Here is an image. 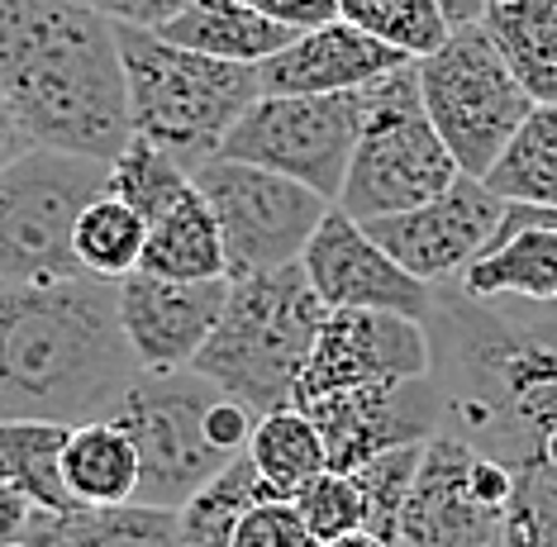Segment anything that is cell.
Listing matches in <instances>:
<instances>
[{"mask_svg": "<svg viewBox=\"0 0 557 547\" xmlns=\"http://www.w3.org/2000/svg\"><path fill=\"white\" fill-rule=\"evenodd\" d=\"M248 5H258L268 20L286 24V29H296V34L324 29V24L344 20L338 15V0H248Z\"/></svg>", "mask_w": 557, "mask_h": 547, "instance_id": "obj_34", "label": "cell"}, {"mask_svg": "<svg viewBox=\"0 0 557 547\" xmlns=\"http://www.w3.org/2000/svg\"><path fill=\"white\" fill-rule=\"evenodd\" d=\"M481 24L534 105H557V0H496Z\"/></svg>", "mask_w": 557, "mask_h": 547, "instance_id": "obj_22", "label": "cell"}, {"mask_svg": "<svg viewBox=\"0 0 557 547\" xmlns=\"http://www.w3.org/2000/svg\"><path fill=\"white\" fill-rule=\"evenodd\" d=\"M420 96L467 176H486L496 167L505 144L534 110V96L519 86L486 24H462L420 58Z\"/></svg>", "mask_w": 557, "mask_h": 547, "instance_id": "obj_8", "label": "cell"}, {"mask_svg": "<svg viewBox=\"0 0 557 547\" xmlns=\"http://www.w3.org/2000/svg\"><path fill=\"white\" fill-rule=\"evenodd\" d=\"M296 510L320 543L367 529V500H362L358 481H352V472H334V467L296 495Z\"/></svg>", "mask_w": 557, "mask_h": 547, "instance_id": "obj_32", "label": "cell"}, {"mask_svg": "<svg viewBox=\"0 0 557 547\" xmlns=\"http://www.w3.org/2000/svg\"><path fill=\"white\" fill-rule=\"evenodd\" d=\"M453 286L476 300H557V228L500 238Z\"/></svg>", "mask_w": 557, "mask_h": 547, "instance_id": "obj_23", "label": "cell"}, {"mask_svg": "<svg viewBox=\"0 0 557 547\" xmlns=\"http://www.w3.org/2000/svg\"><path fill=\"white\" fill-rule=\"evenodd\" d=\"M434 376V338L424 320H405L386 310H329L296 386V405L334 396L376 381Z\"/></svg>", "mask_w": 557, "mask_h": 547, "instance_id": "obj_13", "label": "cell"}, {"mask_svg": "<svg viewBox=\"0 0 557 547\" xmlns=\"http://www.w3.org/2000/svg\"><path fill=\"white\" fill-rule=\"evenodd\" d=\"M191 0H120L115 20L120 24H138V29H162L168 20H176Z\"/></svg>", "mask_w": 557, "mask_h": 547, "instance_id": "obj_35", "label": "cell"}, {"mask_svg": "<svg viewBox=\"0 0 557 547\" xmlns=\"http://www.w3.org/2000/svg\"><path fill=\"white\" fill-rule=\"evenodd\" d=\"M486 5H496V0H486Z\"/></svg>", "mask_w": 557, "mask_h": 547, "instance_id": "obj_40", "label": "cell"}, {"mask_svg": "<svg viewBox=\"0 0 557 547\" xmlns=\"http://www.w3.org/2000/svg\"><path fill=\"white\" fill-rule=\"evenodd\" d=\"M29 514H34V505L0 481V547H20L24 529H29Z\"/></svg>", "mask_w": 557, "mask_h": 547, "instance_id": "obj_36", "label": "cell"}, {"mask_svg": "<svg viewBox=\"0 0 557 547\" xmlns=\"http://www.w3.org/2000/svg\"><path fill=\"white\" fill-rule=\"evenodd\" d=\"M224 390L200 372H144L110 414L138 448L134 505L182 510L191 495L234 462L210 434V410Z\"/></svg>", "mask_w": 557, "mask_h": 547, "instance_id": "obj_7", "label": "cell"}, {"mask_svg": "<svg viewBox=\"0 0 557 547\" xmlns=\"http://www.w3.org/2000/svg\"><path fill=\"white\" fill-rule=\"evenodd\" d=\"M158 34L182 48H196V53H206V58L248 62V67L268 62L272 53H282L290 38H296V29L268 20L258 5H248V0H191V5L176 20L162 24Z\"/></svg>", "mask_w": 557, "mask_h": 547, "instance_id": "obj_19", "label": "cell"}, {"mask_svg": "<svg viewBox=\"0 0 557 547\" xmlns=\"http://www.w3.org/2000/svg\"><path fill=\"white\" fill-rule=\"evenodd\" d=\"M362 91H367V124L358 148H352L344 190H338V210L352 214L358 224L386 220V214L414 210L424 200L443 196L458 176H467L424 110L420 58L376 76Z\"/></svg>", "mask_w": 557, "mask_h": 547, "instance_id": "obj_5", "label": "cell"}, {"mask_svg": "<svg viewBox=\"0 0 557 547\" xmlns=\"http://www.w3.org/2000/svg\"><path fill=\"white\" fill-rule=\"evenodd\" d=\"M186 190H191V172L176 158H168L162 148L144 144V138H129L120 158L110 162V196H120L124 206L138 210L148 224H153L162 210H172Z\"/></svg>", "mask_w": 557, "mask_h": 547, "instance_id": "obj_29", "label": "cell"}, {"mask_svg": "<svg viewBox=\"0 0 557 547\" xmlns=\"http://www.w3.org/2000/svg\"><path fill=\"white\" fill-rule=\"evenodd\" d=\"M329 320V304L314 296L300 262L276 272L238 276L230 282V300L206 338L191 372L248 405L252 414H272L296 405V386L306 376L310 348Z\"/></svg>", "mask_w": 557, "mask_h": 547, "instance_id": "obj_3", "label": "cell"}, {"mask_svg": "<svg viewBox=\"0 0 557 547\" xmlns=\"http://www.w3.org/2000/svg\"><path fill=\"white\" fill-rule=\"evenodd\" d=\"M505 214V200L481 176H458L443 196L414 210L367 220L362 228L396 258L410 276L429 286H448L491 248Z\"/></svg>", "mask_w": 557, "mask_h": 547, "instance_id": "obj_11", "label": "cell"}, {"mask_svg": "<svg viewBox=\"0 0 557 547\" xmlns=\"http://www.w3.org/2000/svg\"><path fill=\"white\" fill-rule=\"evenodd\" d=\"M296 410L314 419L334 472H352L391 448H420L443 434V390L434 376L334 390V396L306 400Z\"/></svg>", "mask_w": 557, "mask_h": 547, "instance_id": "obj_12", "label": "cell"}, {"mask_svg": "<svg viewBox=\"0 0 557 547\" xmlns=\"http://www.w3.org/2000/svg\"><path fill=\"white\" fill-rule=\"evenodd\" d=\"M300 266H306L314 296H320L329 310H386V314H405V320H429L438 304V286L405 272V266L338 206L314 228Z\"/></svg>", "mask_w": 557, "mask_h": 547, "instance_id": "obj_14", "label": "cell"}, {"mask_svg": "<svg viewBox=\"0 0 557 547\" xmlns=\"http://www.w3.org/2000/svg\"><path fill=\"white\" fill-rule=\"evenodd\" d=\"M67 424L48 419H0V481L34 510H72V490L62 481Z\"/></svg>", "mask_w": 557, "mask_h": 547, "instance_id": "obj_24", "label": "cell"}, {"mask_svg": "<svg viewBox=\"0 0 557 547\" xmlns=\"http://www.w3.org/2000/svg\"><path fill=\"white\" fill-rule=\"evenodd\" d=\"M234 547H320V538L306 529L296 500L268 495L244 514V524L234 533Z\"/></svg>", "mask_w": 557, "mask_h": 547, "instance_id": "obj_33", "label": "cell"}, {"mask_svg": "<svg viewBox=\"0 0 557 547\" xmlns=\"http://www.w3.org/2000/svg\"><path fill=\"white\" fill-rule=\"evenodd\" d=\"M191 176L200 196L210 200L214 220H220L230 282L300 262L314 228L334 210V200H324L320 190H310L296 176L258 167V162L210 158Z\"/></svg>", "mask_w": 557, "mask_h": 547, "instance_id": "obj_9", "label": "cell"}, {"mask_svg": "<svg viewBox=\"0 0 557 547\" xmlns=\"http://www.w3.org/2000/svg\"><path fill=\"white\" fill-rule=\"evenodd\" d=\"M500 200H529V206H557V105H534L481 176Z\"/></svg>", "mask_w": 557, "mask_h": 547, "instance_id": "obj_26", "label": "cell"}, {"mask_svg": "<svg viewBox=\"0 0 557 547\" xmlns=\"http://www.w3.org/2000/svg\"><path fill=\"white\" fill-rule=\"evenodd\" d=\"M20 547H186L172 510L115 505V510H34Z\"/></svg>", "mask_w": 557, "mask_h": 547, "instance_id": "obj_18", "label": "cell"}, {"mask_svg": "<svg viewBox=\"0 0 557 547\" xmlns=\"http://www.w3.org/2000/svg\"><path fill=\"white\" fill-rule=\"evenodd\" d=\"M86 5H96V10H106L110 20H115V10H120V0H86Z\"/></svg>", "mask_w": 557, "mask_h": 547, "instance_id": "obj_39", "label": "cell"}, {"mask_svg": "<svg viewBox=\"0 0 557 547\" xmlns=\"http://www.w3.org/2000/svg\"><path fill=\"white\" fill-rule=\"evenodd\" d=\"M476 448L458 434H434L424 443L414 486L400 505L391 547H505L510 510L481 500L472 481Z\"/></svg>", "mask_w": 557, "mask_h": 547, "instance_id": "obj_15", "label": "cell"}, {"mask_svg": "<svg viewBox=\"0 0 557 547\" xmlns=\"http://www.w3.org/2000/svg\"><path fill=\"white\" fill-rule=\"evenodd\" d=\"M120 58L129 82L134 138L162 148L186 172L220 158L230 129L262 96L258 67L206 58L138 24H120Z\"/></svg>", "mask_w": 557, "mask_h": 547, "instance_id": "obj_4", "label": "cell"}, {"mask_svg": "<svg viewBox=\"0 0 557 547\" xmlns=\"http://www.w3.org/2000/svg\"><path fill=\"white\" fill-rule=\"evenodd\" d=\"M106 190L110 162L24 148L0 172V286H44L77 276V220Z\"/></svg>", "mask_w": 557, "mask_h": 547, "instance_id": "obj_6", "label": "cell"}, {"mask_svg": "<svg viewBox=\"0 0 557 547\" xmlns=\"http://www.w3.org/2000/svg\"><path fill=\"white\" fill-rule=\"evenodd\" d=\"M138 272L176 276V282H214V276H230L220 220H214L210 200L200 196L196 176H191V190L148 224V244H144Z\"/></svg>", "mask_w": 557, "mask_h": 547, "instance_id": "obj_21", "label": "cell"}, {"mask_svg": "<svg viewBox=\"0 0 557 547\" xmlns=\"http://www.w3.org/2000/svg\"><path fill=\"white\" fill-rule=\"evenodd\" d=\"M367 124V91L338 96H258L230 129L220 158L258 162L282 176H296L338 206L352 148Z\"/></svg>", "mask_w": 557, "mask_h": 547, "instance_id": "obj_10", "label": "cell"}, {"mask_svg": "<svg viewBox=\"0 0 557 547\" xmlns=\"http://www.w3.org/2000/svg\"><path fill=\"white\" fill-rule=\"evenodd\" d=\"M410 62V53L382 43L367 29L348 20H334L324 29L296 34L282 53L258 62L262 96H338V91H362L376 76L396 72Z\"/></svg>", "mask_w": 557, "mask_h": 547, "instance_id": "obj_17", "label": "cell"}, {"mask_svg": "<svg viewBox=\"0 0 557 547\" xmlns=\"http://www.w3.org/2000/svg\"><path fill=\"white\" fill-rule=\"evenodd\" d=\"M144 376L120 324V282L0 286V419H110Z\"/></svg>", "mask_w": 557, "mask_h": 547, "instance_id": "obj_2", "label": "cell"}, {"mask_svg": "<svg viewBox=\"0 0 557 547\" xmlns=\"http://www.w3.org/2000/svg\"><path fill=\"white\" fill-rule=\"evenodd\" d=\"M248 457L258 467V476L268 481V490L282 495V500H296L314 476L329 472V448H324L320 428L296 405L258 419V428L248 438Z\"/></svg>", "mask_w": 557, "mask_h": 547, "instance_id": "obj_25", "label": "cell"}, {"mask_svg": "<svg viewBox=\"0 0 557 547\" xmlns=\"http://www.w3.org/2000/svg\"><path fill=\"white\" fill-rule=\"evenodd\" d=\"M0 100L29 148L115 162L134 138L120 20L86 0H0Z\"/></svg>", "mask_w": 557, "mask_h": 547, "instance_id": "obj_1", "label": "cell"}, {"mask_svg": "<svg viewBox=\"0 0 557 547\" xmlns=\"http://www.w3.org/2000/svg\"><path fill=\"white\" fill-rule=\"evenodd\" d=\"M420 457H424V443L420 448H391L372 462L352 467V481H358L362 500H367V533L391 543L396 533V519H400V505L414 486V472H420Z\"/></svg>", "mask_w": 557, "mask_h": 547, "instance_id": "obj_31", "label": "cell"}, {"mask_svg": "<svg viewBox=\"0 0 557 547\" xmlns=\"http://www.w3.org/2000/svg\"><path fill=\"white\" fill-rule=\"evenodd\" d=\"M320 547H391V543L376 538V533H367V529H358V533H344V538H329Z\"/></svg>", "mask_w": 557, "mask_h": 547, "instance_id": "obj_38", "label": "cell"}, {"mask_svg": "<svg viewBox=\"0 0 557 547\" xmlns=\"http://www.w3.org/2000/svg\"><path fill=\"white\" fill-rule=\"evenodd\" d=\"M338 15L410 58L434 53L453 34L438 0H338Z\"/></svg>", "mask_w": 557, "mask_h": 547, "instance_id": "obj_30", "label": "cell"}, {"mask_svg": "<svg viewBox=\"0 0 557 547\" xmlns=\"http://www.w3.org/2000/svg\"><path fill=\"white\" fill-rule=\"evenodd\" d=\"M62 481H67L72 500L86 510H115L134 505L138 490V448L115 419H86L67 428V448H62Z\"/></svg>", "mask_w": 557, "mask_h": 547, "instance_id": "obj_20", "label": "cell"}, {"mask_svg": "<svg viewBox=\"0 0 557 547\" xmlns=\"http://www.w3.org/2000/svg\"><path fill=\"white\" fill-rule=\"evenodd\" d=\"M24 148H29V144H24L20 124H15V120H10L5 100H0V172H5V167H10V162H15V158H20V152H24Z\"/></svg>", "mask_w": 557, "mask_h": 547, "instance_id": "obj_37", "label": "cell"}, {"mask_svg": "<svg viewBox=\"0 0 557 547\" xmlns=\"http://www.w3.org/2000/svg\"><path fill=\"white\" fill-rule=\"evenodd\" d=\"M268 495H272L268 481L258 476L252 457L244 452L176 510V529H182L186 547H234V533L244 524V514L258 500H268Z\"/></svg>", "mask_w": 557, "mask_h": 547, "instance_id": "obj_27", "label": "cell"}, {"mask_svg": "<svg viewBox=\"0 0 557 547\" xmlns=\"http://www.w3.org/2000/svg\"><path fill=\"white\" fill-rule=\"evenodd\" d=\"M230 300V276L176 282V276L129 272L120 282V324L144 372H186L214 334Z\"/></svg>", "mask_w": 557, "mask_h": 547, "instance_id": "obj_16", "label": "cell"}, {"mask_svg": "<svg viewBox=\"0 0 557 547\" xmlns=\"http://www.w3.org/2000/svg\"><path fill=\"white\" fill-rule=\"evenodd\" d=\"M144 244H148V220L124 206L120 196H110V190L82 210L77 238H72L82 272L106 276V282H124L129 272H138Z\"/></svg>", "mask_w": 557, "mask_h": 547, "instance_id": "obj_28", "label": "cell"}]
</instances>
